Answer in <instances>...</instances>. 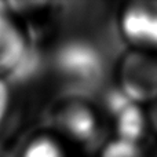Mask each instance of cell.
<instances>
[{"mask_svg":"<svg viewBox=\"0 0 157 157\" xmlns=\"http://www.w3.org/2000/svg\"><path fill=\"white\" fill-rule=\"evenodd\" d=\"M109 110L113 117L116 139L139 145L149 130L147 113L142 106L128 101L119 92L109 99Z\"/></svg>","mask_w":157,"mask_h":157,"instance_id":"5b68a950","label":"cell"},{"mask_svg":"<svg viewBox=\"0 0 157 157\" xmlns=\"http://www.w3.org/2000/svg\"><path fill=\"white\" fill-rule=\"evenodd\" d=\"M147 113V123H149V128L157 134V101L150 105V110Z\"/></svg>","mask_w":157,"mask_h":157,"instance_id":"30bf717a","label":"cell"},{"mask_svg":"<svg viewBox=\"0 0 157 157\" xmlns=\"http://www.w3.org/2000/svg\"><path fill=\"white\" fill-rule=\"evenodd\" d=\"M99 157H145V153L138 144L114 138L103 146Z\"/></svg>","mask_w":157,"mask_h":157,"instance_id":"ba28073f","label":"cell"},{"mask_svg":"<svg viewBox=\"0 0 157 157\" xmlns=\"http://www.w3.org/2000/svg\"><path fill=\"white\" fill-rule=\"evenodd\" d=\"M119 90L139 106L157 101V54L141 50L127 51L119 63Z\"/></svg>","mask_w":157,"mask_h":157,"instance_id":"7a4b0ae2","label":"cell"},{"mask_svg":"<svg viewBox=\"0 0 157 157\" xmlns=\"http://www.w3.org/2000/svg\"><path fill=\"white\" fill-rule=\"evenodd\" d=\"M52 66L59 80L76 88L94 87L103 75V61L97 47L78 39L68 40L58 47Z\"/></svg>","mask_w":157,"mask_h":157,"instance_id":"6da1fadb","label":"cell"},{"mask_svg":"<svg viewBox=\"0 0 157 157\" xmlns=\"http://www.w3.org/2000/svg\"><path fill=\"white\" fill-rule=\"evenodd\" d=\"M50 119L55 132L75 144L90 142L99 125L95 109L78 97H65L55 102Z\"/></svg>","mask_w":157,"mask_h":157,"instance_id":"3957f363","label":"cell"},{"mask_svg":"<svg viewBox=\"0 0 157 157\" xmlns=\"http://www.w3.org/2000/svg\"><path fill=\"white\" fill-rule=\"evenodd\" d=\"M21 157H66L61 142L50 134L36 135L25 145Z\"/></svg>","mask_w":157,"mask_h":157,"instance_id":"52a82bcc","label":"cell"},{"mask_svg":"<svg viewBox=\"0 0 157 157\" xmlns=\"http://www.w3.org/2000/svg\"><path fill=\"white\" fill-rule=\"evenodd\" d=\"M119 24L121 36L132 50L157 52V0L128 3Z\"/></svg>","mask_w":157,"mask_h":157,"instance_id":"277c9868","label":"cell"},{"mask_svg":"<svg viewBox=\"0 0 157 157\" xmlns=\"http://www.w3.org/2000/svg\"><path fill=\"white\" fill-rule=\"evenodd\" d=\"M26 51L25 36L4 11H0V73L15 68Z\"/></svg>","mask_w":157,"mask_h":157,"instance_id":"8992f818","label":"cell"},{"mask_svg":"<svg viewBox=\"0 0 157 157\" xmlns=\"http://www.w3.org/2000/svg\"><path fill=\"white\" fill-rule=\"evenodd\" d=\"M11 103V92L7 83L0 78V124L6 119Z\"/></svg>","mask_w":157,"mask_h":157,"instance_id":"9c48e42d","label":"cell"}]
</instances>
